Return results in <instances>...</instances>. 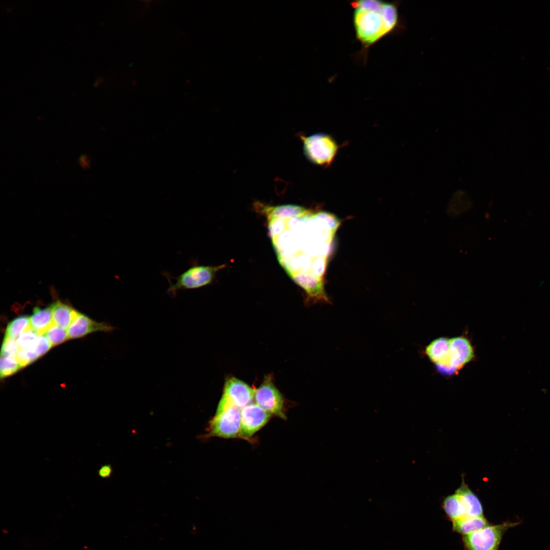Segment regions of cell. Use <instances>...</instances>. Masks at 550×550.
<instances>
[{
    "label": "cell",
    "instance_id": "14",
    "mask_svg": "<svg viewBox=\"0 0 550 550\" xmlns=\"http://www.w3.org/2000/svg\"><path fill=\"white\" fill-rule=\"evenodd\" d=\"M452 522V530L462 536L478 531L489 525L484 515L465 516Z\"/></svg>",
    "mask_w": 550,
    "mask_h": 550
},
{
    "label": "cell",
    "instance_id": "5",
    "mask_svg": "<svg viewBox=\"0 0 550 550\" xmlns=\"http://www.w3.org/2000/svg\"><path fill=\"white\" fill-rule=\"evenodd\" d=\"M306 157L312 163L320 166L329 164L338 150V145L329 135L316 133L301 137Z\"/></svg>",
    "mask_w": 550,
    "mask_h": 550
},
{
    "label": "cell",
    "instance_id": "2",
    "mask_svg": "<svg viewBox=\"0 0 550 550\" xmlns=\"http://www.w3.org/2000/svg\"><path fill=\"white\" fill-rule=\"evenodd\" d=\"M400 2L359 0L352 2V22L357 40L362 45L358 58L366 64L369 49L384 37L406 29L400 15Z\"/></svg>",
    "mask_w": 550,
    "mask_h": 550
},
{
    "label": "cell",
    "instance_id": "24",
    "mask_svg": "<svg viewBox=\"0 0 550 550\" xmlns=\"http://www.w3.org/2000/svg\"><path fill=\"white\" fill-rule=\"evenodd\" d=\"M19 350L16 340L4 338L1 349L2 355L16 356Z\"/></svg>",
    "mask_w": 550,
    "mask_h": 550
},
{
    "label": "cell",
    "instance_id": "13",
    "mask_svg": "<svg viewBox=\"0 0 550 550\" xmlns=\"http://www.w3.org/2000/svg\"><path fill=\"white\" fill-rule=\"evenodd\" d=\"M455 492L459 497L465 516L484 515L483 506L480 499L469 487L463 479Z\"/></svg>",
    "mask_w": 550,
    "mask_h": 550
},
{
    "label": "cell",
    "instance_id": "1",
    "mask_svg": "<svg viewBox=\"0 0 550 550\" xmlns=\"http://www.w3.org/2000/svg\"><path fill=\"white\" fill-rule=\"evenodd\" d=\"M269 237L278 261L314 301L328 303L323 278L332 243L340 222L327 212L295 205H263Z\"/></svg>",
    "mask_w": 550,
    "mask_h": 550
},
{
    "label": "cell",
    "instance_id": "15",
    "mask_svg": "<svg viewBox=\"0 0 550 550\" xmlns=\"http://www.w3.org/2000/svg\"><path fill=\"white\" fill-rule=\"evenodd\" d=\"M50 307L54 323L65 329H68L79 313L71 307L59 301Z\"/></svg>",
    "mask_w": 550,
    "mask_h": 550
},
{
    "label": "cell",
    "instance_id": "9",
    "mask_svg": "<svg viewBox=\"0 0 550 550\" xmlns=\"http://www.w3.org/2000/svg\"><path fill=\"white\" fill-rule=\"evenodd\" d=\"M255 400L257 404L271 415L286 419L283 397L269 376L266 377L256 390Z\"/></svg>",
    "mask_w": 550,
    "mask_h": 550
},
{
    "label": "cell",
    "instance_id": "10",
    "mask_svg": "<svg viewBox=\"0 0 550 550\" xmlns=\"http://www.w3.org/2000/svg\"><path fill=\"white\" fill-rule=\"evenodd\" d=\"M271 416L257 404H250L241 409L239 437L249 439L268 422Z\"/></svg>",
    "mask_w": 550,
    "mask_h": 550
},
{
    "label": "cell",
    "instance_id": "22",
    "mask_svg": "<svg viewBox=\"0 0 550 550\" xmlns=\"http://www.w3.org/2000/svg\"><path fill=\"white\" fill-rule=\"evenodd\" d=\"M39 358V356L32 347L20 348L16 355V359L21 368L26 366Z\"/></svg>",
    "mask_w": 550,
    "mask_h": 550
},
{
    "label": "cell",
    "instance_id": "8",
    "mask_svg": "<svg viewBox=\"0 0 550 550\" xmlns=\"http://www.w3.org/2000/svg\"><path fill=\"white\" fill-rule=\"evenodd\" d=\"M473 347L469 340L463 336L450 339V348L444 375L456 373L474 358Z\"/></svg>",
    "mask_w": 550,
    "mask_h": 550
},
{
    "label": "cell",
    "instance_id": "11",
    "mask_svg": "<svg viewBox=\"0 0 550 550\" xmlns=\"http://www.w3.org/2000/svg\"><path fill=\"white\" fill-rule=\"evenodd\" d=\"M113 328L105 323L96 322L87 316L78 313L67 329L68 339L83 337L96 331H109Z\"/></svg>",
    "mask_w": 550,
    "mask_h": 550
},
{
    "label": "cell",
    "instance_id": "23",
    "mask_svg": "<svg viewBox=\"0 0 550 550\" xmlns=\"http://www.w3.org/2000/svg\"><path fill=\"white\" fill-rule=\"evenodd\" d=\"M48 338L44 335H39L34 345L32 347L40 357L47 352L52 347Z\"/></svg>",
    "mask_w": 550,
    "mask_h": 550
},
{
    "label": "cell",
    "instance_id": "12",
    "mask_svg": "<svg viewBox=\"0 0 550 550\" xmlns=\"http://www.w3.org/2000/svg\"><path fill=\"white\" fill-rule=\"evenodd\" d=\"M449 348L450 339L445 337L434 339L425 348L426 354L442 374L447 364Z\"/></svg>",
    "mask_w": 550,
    "mask_h": 550
},
{
    "label": "cell",
    "instance_id": "18",
    "mask_svg": "<svg viewBox=\"0 0 550 550\" xmlns=\"http://www.w3.org/2000/svg\"><path fill=\"white\" fill-rule=\"evenodd\" d=\"M30 327V317L26 315L17 317L8 324L4 338L17 339Z\"/></svg>",
    "mask_w": 550,
    "mask_h": 550
},
{
    "label": "cell",
    "instance_id": "16",
    "mask_svg": "<svg viewBox=\"0 0 550 550\" xmlns=\"http://www.w3.org/2000/svg\"><path fill=\"white\" fill-rule=\"evenodd\" d=\"M54 324L50 307L46 308L35 307L30 317V326L39 335H44Z\"/></svg>",
    "mask_w": 550,
    "mask_h": 550
},
{
    "label": "cell",
    "instance_id": "20",
    "mask_svg": "<svg viewBox=\"0 0 550 550\" xmlns=\"http://www.w3.org/2000/svg\"><path fill=\"white\" fill-rule=\"evenodd\" d=\"M56 324H53L44 334L52 346L60 344L68 339V332Z\"/></svg>",
    "mask_w": 550,
    "mask_h": 550
},
{
    "label": "cell",
    "instance_id": "6",
    "mask_svg": "<svg viewBox=\"0 0 550 550\" xmlns=\"http://www.w3.org/2000/svg\"><path fill=\"white\" fill-rule=\"evenodd\" d=\"M241 420V409L230 406L218 413L209 421L208 436L235 438L239 436Z\"/></svg>",
    "mask_w": 550,
    "mask_h": 550
},
{
    "label": "cell",
    "instance_id": "21",
    "mask_svg": "<svg viewBox=\"0 0 550 550\" xmlns=\"http://www.w3.org/2000/svg\"><path fill=\"white\" fill-rule=\"evenodd\" d=\"M39 335L30 327L23 332L16 339L19 349L31 348L34 345Z\"/></svg>",
    "mask_w": 550,
    "mask_h": 550
},
{
    "label": "cell",
    "instance_id": "4",
    "mask_svg": "<svg viewBox=\"0 0 550 550\" xmlns=\"http://www.w3.org/2000/svg\"><path fill=\"white\" fill-rule=\"evenodd\" d=\"M519 523L510 521L498 525H488L471 534L462 536L464 550H499L505 532Z\"/></svg>",
    "mask_w": 550,
    "mask_h": 550
},
{
    "label": "cell",
    "instance_id": "25",
    "mask_svg": "<svg viewBox=\"0 0 550 550\" xmlns=\"http://www.w3.org/2000/svg\"><path fill=\"white\" fill-rule=\"evenodd\" d=\"M112 472V468L109 464L102 465L98 471V475L102 478H107L111 477Z\"/></svg>",
    "mask_w": 550,
    "mask_h": 550
},
{
    "label": "cell",
    "instance_id": "17",
    "mask_svg": "<svg viewBox=\"0 0 550 550\" xmlns=\"http://www.w3.org/2000/svg\"><path fill=\"white\" fill-rule=\"evenodd\" d=\"M442 508L448 519L452 522L465 516L459 497L455 492L444 498Z\"/></svg>",
    "mask_w": 550,
    "mask_h": 550
},
{
    "label": "cell",
    "instance_id": "7",
    "mask_svg": "<svg viewBox=\"0 0 550 550\" xmlns=\"http://www.w3.org/2000/svg\"><path fill=\"white\" fill-rule=\"evenodd\" d=\"M256 390L244 382L235 377L225 382L223 394L218 403L216 413L230 406L242 409L251 404L255 399Z\"/></svg>",
    "mask_w": 550,
    "mask_h": 550
},
{
    "label": "cell",
    "instance_id": "3",
    "mask_svg": "<svg viewBox=\"0 0 550 550\" xmlns=\"http://www.w3.org/2000/svg\"><path fill=\"white\" fill-rule=\"evenodd\" d=\"M223 267V265H201L195 263L177 277L163 272L162 274L167 279L175 281L174 283L168 280L169 286L167 292L172 296H176L180 291L196 289L207 286L212 283L216 273Z\"/></svg>",
    "mask_w": 550,
    "mask_h": 550
},
{
    "label": "cell",
    "instance_id": "19",
    "mask_svg": "<svg viewBox=\"0 0 550 550\" xmlns=\"http://www.w3.org/2000/svg\"><path fill=\"white\" fill-rule=\"evenodd\" d=\"M21 368L16 356L1 355L0 375L3 378L18 371Z\"/></svg>",
    "mask_w": 550,
    "mask_h": 550
}]
</instances>
